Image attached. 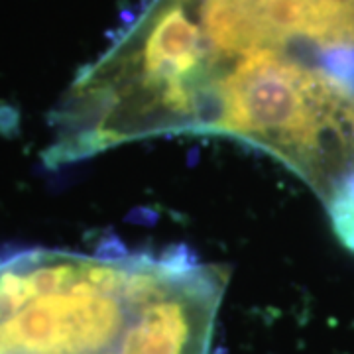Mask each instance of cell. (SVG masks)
I'll return each instance as SVG.
<instances>
[{"mask_svg":"<svg viewBox=\"0 0 354 354\" xmlns=\"http://www.w3.org/2000/svg\"><path fill=\"white\" fill-rule=\"evenodd\" d=\"M227 274L187 250L0 258V354H209Z\"/></svg>","mask_w":354,"mask_h":354,"instance_id":"1","label":"cell"},{"mask_svg":"<svg viewBox=\"0 0 354 354\" xmlns=\"http://www.w3.org/2000/svg\"><path fill=\"white\" fill-rule=\"evenodd\" d=\"M193 134L262 148L313 187L325 207L354 179V91L286 51L258 50L216 64Z\"/></svg>","mask_w":354,"mask_h":354,"instance_id":"2","label":"cell"}]
</instances>
